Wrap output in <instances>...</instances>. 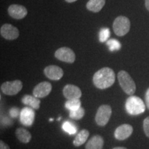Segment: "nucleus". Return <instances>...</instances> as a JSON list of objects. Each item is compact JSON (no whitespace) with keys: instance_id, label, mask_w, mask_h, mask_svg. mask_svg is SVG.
<instances>
[{"instance_id":"obj_1","label":"nucleus","mask_w":149,"mask_h":149,"mask_svg":"<svg viewBox=\"0 0 149 149\" xmlns=\"http://www.w3.org/2000/svg\"><path fill=\"white\" fill-rule=\"evenodd\" d=\"M93 81L94 85L97 88H108L115 83V72L111 68L104 67L95 73L93 75Z\"/></svg>"},{"instance_id":"obj_2","label":"nucleus","mask_w":149,"mask_h":149,"mask_svg":"<svg viewBox=\"0 0 149 149\" xmlns=\"http://www.w3.org/2000/svg\"><path fill=\"white\" fill-rule=\"evenodd\" d=\"M126 110L128 114L137 115L141 114L145 111L146 105L139 97L131 95L126 100L125 104Z\"/></svg>"},{"instance_id":"obj_3","label":"nucleus","mask_w":149,"mask_h":149,"mask_svg":"<svg viewBox=\"0 0 149 149\" xmlns=\"http://www.w3.org/2000/svg\"><path fill=\"white\" fill-rule=\"evenodd\" d=\"M117 78L122 90L127 95H133L136 91V85L130 74L125 70H121L118 72Z\"/></svg>"},{"instance_id":"obj_4","label":"nucleus","mask_w":149,"mask_h":149,"mask_svg":"<svg viewBox=\"0 0 149 149\" xmlns=\"http://www.w3.org/2000/svg\"><path fill=\"white\" fill-rule=\"evenodd\" d=\"M113 31L117 36H124L130 31V22L125 16H119L115 19L113 24Z\"/></svg>"},{"instance_id":"obj_5","label":"nucleus","mask_w":149,"mask_h":149,"mask_svg":"<svg viewBox=\"0 0 149 149\" xmlns=\"http://www.w3.org/2000/svg\"><path fill=\"white\" fill-rule=\"evenodd\" d=\"M112 114L111 107L109 105H102L99 107L95 115V122L99 126H104L111 118Z\"/></svg>"},{"instance_id":"obj_6","label":"nucleus","mask_w":149,"mask_h":149,"mask_svg":"<svg viewBox=\"0 0 149 149\" xmlns=\"http://www.w3.org/2000/svg\"><path fill=\"white\" fill-rule=\"evenodd\" d=\"M23 84L20 80L6 81L1 86V92L7 95H15L22 90Z\"/></svg>"},{"instance_id":"obj_7","label":"nucleus","mask_w":149,"mask_h":149,"mask_svg":"<svg viewBox=\"0 0 149 149\" xmlns=\"http://www.w3.org/2000/svg\"><path fill=\"white\" fill-rule=\"evenodd\" d=\"M55 57L59 60L72 64L75 60V54L72 49L67 47H62L57 49L55 53Z\"/></svg>"},{"instance_id":"obj_8","label":"nucleus","mask_w":149,"mask_h":149,"mask_svg":"<svg viewBox=\"0 0 149 149\" xmlns=\"http://www.w3.org/2000/svg\"><path fill=\"white\" fill-rule=\"evenodd\" d=\"M0 33L3 38L8 40H16L19 35V30L9 24H3L0 29Z\"/></svg>"},{"instance_id":"obj_9","label":"nucleus","mask_w":149,"mask_h":149,"mask_svg":"<svg viewBox=\"0 0 149 149\" xmlns=\"http://www.w3.org/2000/svg\"><path fill=\"white\" fill-rule=\"evenodd\" d=\"M35 113L33 109L25 107L20 111L19 120L22 124L26 126H31L35 120Z\"/></svg>"},{"instance_id":"obj_10","label":"nucleus","mask_w":149,"mask_h":149,"mask_svg":"<svg viewBox=\"0 0 149 149\" xmlns=\"http://www.w3.org/2000/svg\"><path fill=\"white\" fill-rule=\"evenodd\" d=\"M52 85L48 81H43L38 84L33 89V96L37 98H43L48 96L51 92Z\"/></svg>"},{"instance_id":"obj_11","label":"nucleus","mask_w":149,"mask_h":149,"mask_svg":"<svg viewBox=\"0 0 149 149\" xmlns=\"http://www.w3.org/2000/svg\"><path fill=\"white\" fill-rule=\"evenodd\" d=\"M133 128L130 124H124L118 126L115 130V137L118 140H124L131 135Z\"/></svg>"},{"instance_id":"obj_12","label":"nucleus","mask_w":149,"mask_h":149,"mask_svg":"<svg viewBox=\"0 0 149 149\" xmlns=\"http://www.w3.org/2000/svg\"><path fill=\"white\" fill-rule=\"evenodd\" d=\"M8 14L13 18L16 19H21L27 15L28 11L25 7L22 5L12 4L8 8Z\"/></svg>"},{"instance_id":"obj_13","label":"nucleus","mask_w":149,"mask_h":149,"mask_svg":"<svg viewBox=\"0 0 149 149\" xmlns=\"http://www.w3.org/2000/svg\"><path fill=\"white\" fill-rule=\"evenodd\" d=\"M44 74L48 79L51 80H59L64 75V71L60 67L51 65L44 68Z\"/></svg>"},{"instance_id":"obj_14","label":"nucleus","mask_w":149,"mask_h":149,"mask_svg":"<svg viewBox=\"0 0 149 149\" xmlns=\"http://www.w3.org/2000/svg\"><path fill=\"white\" fill-rule=\"evenodd\" d=\"M63 94L67 100H76L81 97V91L77 86L67 84L63 89Z\"/></svg>"},{"instance_id":"obj_15","label":"nucleus","mask_w":149,"mask_h":149,"mask_svg":"<svg viewBox=\"0 0 149 149\" xmlns=\"http://www.w3.org/2000/svg\"><path fill=\"white\" fill-rule=\"evenodd\" d=\"M104 146V139L102 136L97 135L91 137L86 145V149H102Z\"/></svg>"},{"instance_id":"obj_16","label":"nucleus","mask_w":149,"mask_h":149,"mask_svg":"<svg viewBox=\"0 0 149 149\" xmlns=\"http://www.w3.org/2000/svg\"><path fill=\"white\" fill-rule=\"evenodd\" d=\"M22 103L27 105L32 109L37 110L40 107V100L35 96H31L29 95H26L22 99Z\"/></svg>"},{"instance_id":"obj_17","label":"nucleus","mask_w":149,"mask_h":149,"mask_svg":"<svg viewBox=\"0 0 149 149\" xmlns=\"http://www.w3.org/2000/svg\"><path fill=\"white\" fill-rule=\"evenodd\" d=\"M106 3V0H89L86 3V8L93 13H98L102 10Z\"/></svg>"},{"instance_id":"obj_18","label":"nucleus","mask_w":149,"mask_h":149,"mask_svg":"<svg viewBox=\"0 0 149 149\" xmlns=\"http://www.w3.org/2000/svg\"><path fill=\"white\" fill-rule=\"evenodd\" d=\"M15 134L17 139L24 144H27L32 138V135L29 130L24 128H19L16 130Z\"/></svg>"},{"instance_id":"obj_19","label":"nucleus","mask_w":149,"mask_h":149,"mask_svg":"<svg viewBox=\"0 0 149 149\" xmlns=\"http://www.w3.org/2000/svg\"><path fill=\"white\" fill-rule=\"evenodd\" d=\"M89 131L86 129H83L77 134L73 141V144L75 146H80L84 144L89 137Z\"/></svg>"},{"instance_id":"obj_20","label":"nucleus","mask_w":149,"mask_h":149,"mask_svg":"<svg viewBox=\"0 0 149 149\" xmlns=\"http://www.w3.org/2000/svg\"><path fill=\"white\" fill-rule=\"evenodd\" d=\"M81 101L79 99L76 100H68L65 103V107L70 111H74V110L79 109L81 107Z\"/></svg>"},{"instance_id":"obj_21","label":"nucleus","mask_w":149,"mask_h":149,"mask_svg":"<svg viewBox=\"0 0 149 149\" xmlns=\"http://www.w3.org/2000/svg\"><path fill=\"white\" fill-rule=\"evenodd\" d=\"M85 114V111L83 108L80 107L79 109L74 110V111H70L69 115L70 118H72V120H81L82 117L84 116Z\"/></svg>"},{"instance_id":"obj_22","label":"nucleus","mask_w":149,"mask_h":149,"mask_svg":"<svg viewBox=\"0 0 149 149\" xmlns=\"http://www.w3.org/2000/svg\"><path fill=\"white\" fill-rule=\"evenodd\" d=\"M107 46H109V50L111 51H118L121 48V44L119 41H117L115 39H111L107 42Z\"/></svg>"},{"instance_id":"obj_23","label":"nucleus","mask_w":149,"mask_h":149,"mask_svg":"<svg viewBox=\"0 0 149 149\" xmlns=\"http://www.w3.org/2000/svg\"><path fill=\"white\" fill-rule=\"evenodd\" d=\"M62 128L65 132L70 135H73L77 132V128L75 126L69 122H65L62 125Z\"/></svg>"},{"instance_id":"obj_24","label":"nucleus","mask_w":149,"mask_h":149,"mask_svg":"<svg viewBox=\"0 0 149 149\" xmlns=\"http://www.w3.org/2000/svg\"><path fill=\"white\" fill-rule=\"evenodd\" d=\"M110 37V30L107 28H104V29H101L100 32V35H99V39H100V42H107L109 40V38Z\"/></svg>"},{"instance_id":"obj_25","label":"nucleus","mask_w":149,"mask_h":149,"mask_svg":"<svg viewBox=\"0 0 149 149\" xmlns=\"http://www.w3.org/2000/svg\"><path fill=\"white\" fill-rule=\"evenodd\" d=\"M143 127H144L145 135H146L148 137H149V116L147 117L144 120Z\"/></svg>"},{"instance_id":"obj_26","label":"nucleus","mask_w":149,"mask_h":149,"mask_svg":"<svg viewBox=\"0 0 149 149\" xmlns=\"http://www.w3.org/2000/svg\"><path fill=\"white\" fill-rule=\"evenodd\" d=\"M9 114H10V115L12 117H17L20 115V112L19 111V109H17V108H12V109L10 110Z\"/></svg>"},{"instance_id":"obj_27","label":"nucleus","mask_w":149,"mask_h":149,"mask_svg":"<svg viewBox=\"0 0 149 149\" xmlns=\"http://www.w3.org/2000/svg\"><path fill=\"white\" fill-rule=\"evenodd\" d=\"M145 99H146V107L149 109V88L146 92V95H145Z\"/></svg>"},{"instance_id":"obj_28","label":"nucleus","mask_w":149,"mask_h":149,"mask_svg":"<svg viewBox=\"0 0 149 149\" xmlns=\"http://www.w3.org/2000/svg\"><path fill=\"white\" fill-rule=\"evenodd\" d=\"M0 149H10V147L2 140H1L0 141Z\"/></svg>"},{"instance_id":"obj_29","label":"nucleus","mask_w":149,"mask_h":149,"mask_svg":"<svg viewBox=\"0 0 149 149\" xmlns=\"http://www.w3.org/2000/svg\"><path fill=\"white\" fill-rule=\"evenodd\" d=\"M145 6L148 10H149V0H145Z\"/></svg>"},{"instance_id":"obj_30","label":"nucleus","mask_w":149,"mask_h":149,"mask_svg":"<svg viewBox=\"0 0 149 149\" xmlns=\"http://www.w3.org/2000/svg\"><path fill=\"white\" fill-rule=\"evenodd\" d=\"M65 1L68 3H72V2H74V1H76L77 0H65Z\"/></svg>"},{"instance_id":"obj_31","label":"nucleus","mask_w":149,"mask_h":149,"mask_svg":"<svg viewBox=\"0 0 149 149\" xmlns=\"http://www.w3.org/2000/svg\"><path fill=\"white\" fill-rule=\"evenodd\" d=\"M113 149H127V148H125V147H115V148Z\"/></svg>"}]
</instances>
